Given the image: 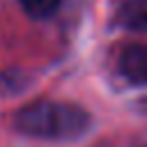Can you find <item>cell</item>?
I'll return each instance as SVG.
<instances>
[{"mask_svg": "<svg viewBox=\"0 0 147 147\" xmlns=\"http://www.w3.org/2000/svg\"><path fill=\"white\" fill-rule=\"evenodd\" d=\"M90 122L92 119L83 106L39 99L25 103L16 113L14 129L23 136L41 140H74L90 129Z\"/></svg>", "mask_w": 147, "mask_h": 147, "instance_id": "obj_1", "label": "cell"}, {"mask_svg": "<svg viewBox=\"0 0 147 147\" xmlns=\"http://www.w3.org/2000/svg\"><path fill=\"white\" fill-rule=\"evenodd\" d=\"M21 71H2L0 74V94H16L18 90L25 87L28 80H21Z\"/></svg>", "mask_w": 147, "mask_h": 147, "instance_id": "obj_5", "label": "cell"}, {"mask_svg": "<svg viewBox=\"0 0 147 147\" xmlns=\"http://www.w3.org/2000/svg\"><path fill=\"white\" fill-rule=\"evenodd\" d=\"M142 147H147V145H142Z\"/></svg>", "mask_w": 147, "mask_h": 147, "instance_id": "obj_6", "label": "cell"}, {"mask_svg": "<svg viewBox=\"0 0 147 147\" xmlns=\"http://www.w3.org/2000/svg\"><path fill=\"white\" fill-rule=\"evenodd\" d=\"M117 69L131 85H147V44H129L117 60Z\"/></svg>", "mask_w": 147, "mask_h": 147, "instance_id": "obj_2", "label": "cell"}, {"mask_svg": "<svg viewBox=\"0 0 147 147\" xmlns=\"http://www.w3.org/2000/svg\"><path fill=\"white\" fill-rule=\"evenodd\" d=\"M115 23L131 32H147V0H119Z\"/></svg>", "mask_w": 147, "mask_h": 147, "instance_id": "obj_3", "label": "cell"}, {"mask_svg": "<svg viewBox=\"0 0 147 147\" xmlns=\"http://www.w3.org/2000/svg\"><path fill=\"white\" fill-rule=\"evenodd\" d=\"M21 5H23V11L30 18L46 21V18H51L60 9L62 0H21Z\"/></svg>", "mask_w": 147, "mask_h": 147, "instance_id": "obj_4", "label": "cell"}]
</instances>
